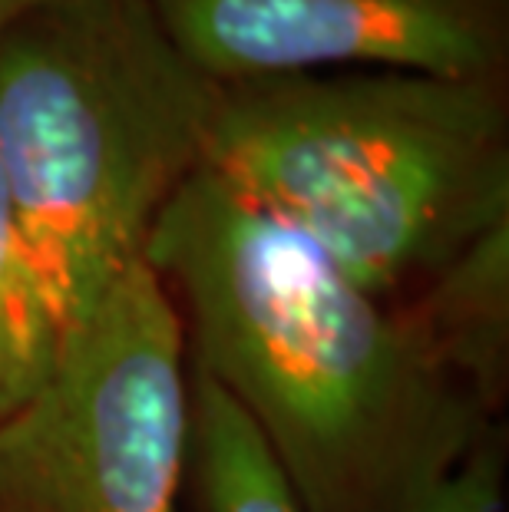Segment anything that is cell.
<instances>
[{
	"instance_id": "obj_10",
	"label": "cell",
	"mask_w": 509,
	"mask_h": 512,
	"mask_svg": "<svg viewBox=\"0 0 509 512\" xmlns=\"http://www.w3.org/2000/svg\"><path fill=\"white\" fill-rule=\"evenodd\" d=\"M40 4H47V0H0V34L10 24H17L24 14H30V10H37Z\"/></svg>"
},
{
	"instance_id": "obj_3",
	"label": "cell",
	"mask_w": 509,
	"mask_h": 512,
	"mask_svg": "<svg viewBox=\"0 0 509 512\" xmlns=\"http://www.w3.org/2000/svg\"><path fill=\"white\" fill-rule=\"evenodd\" d=\"M222 90L149 0H47L0 34V176L63 334L143 261Z\"/></svg>"
},
{
	"instance_id": "obj_2",
	"label": "cell",
	"mask_w": 509,
	"mask_h": 512,
	"mask_svg": "<svg viewBox=\"0 0 509 512\" xmlns=\"http://www.w3.org/2000/svg\"><path fill=\"white\" fill-rule=\"evenodd\" d=\"M202 166L381 298L509 225L500 80L357 70L235 83Z\"/></svg>"
},
{
	"instance_id": "obj_9",
	"label": "cell",
	"mask_w": 509,
	"mask_h": 512,
	"mask_svg": "<svg viewBox=\"0 0 509 512\" xmlns=\"http://www.w3.org/2000/svg\"><path fill=\"white\" fill-rule=\"evenodd\" d=\"M506 460L500 437L483 440L463 460L457 470H450L437 486L427 489L410 512H503L506 499Z\"/></svg>"
},
{
	"instance_id": "obj_4",
	"label": "cell",
	"mask_w": 509,
	"mask_h": 512,
	"mask_svg": "<svg viewBox=\"0 0 509 512\" xmlns=\"http://www.w3.org/2000/svg\"><path fill=\"white\" fill-rule=\"evenodd\" d=\"M186 331L139 261L77 321L40 394L0 423V512H179Z\"/></svg>"
},
{
	"instance_id": "obj_8",
	"label": "cell",
	"mask_w": 509,
	"mask_h": 512,
	"mask_svg": "<svg viewBox=\"0 0 509 512\" xmlns=\"http://www.w3.org/2000/svg\"><path fill=\"white\" fill-rule=\"evenodd\" d=\"M63 334L0 176V423L53 377Z\"/></svg>"
},
{
	"instance_id": "obj_7",
	"label": "cell",
	"mask_w": 509,
	"mask_h": 512,
	"mask_svg": "<svg viewBox=\"0 0 509 512\" xmlns=\"http://www.w3.org/2000/svg\"><path fill=\"white\" fill-rule=\"evenodd\" d=\"M189 473L199 512H301L272 456L238 407L192 374Z\"/></svg>"
},
{
	"instance_id": "obj_6",
	"label": "cell",
	"mask_w": 509,
	"mask_h": 512,
	"mask_svg": "<svg viewBox=\"0 0 509 512\" xmlns=\"http://www.w3.org/2000/svg\"><path fill=\"white\" fill-rule=\"evenodd\" d=\"M397 301L407 304L443 361L496 407L509 341V225L486 232Z\"/></svg>"
},
{
	"instance_id": "obj_1",
	"label": "cell",
	"mask_w": 509,
	"mask_h": 512,
	"mask_svg": "<svg viewBox=\"0 0 509 512\" xmlns=\"http://www.w3.org/2000/svg\"><path fill=\"white\" fill-rule=\"evenodd\" d=\"M143 261L189 370L252 423L301 512H410L493 437V403L410 308L351 281L212 169L159 212Z\"/></svg>"
},
{
	"instance_id": "obj_5",
	"label": "cell",
	"mask_w": 509,
	"mask_h": 512,
	"mask_svg": "<svg viewBox=\"0 0 509 512\" xmlns=\"http://www.w3.org/2000/svg\"><path fill=\"white\" fill-rule=\"evenodd\" d=\"M172 43L215 83L324 70L500 80L506 0H149Z\"/></svg>"
}]
</instances>
